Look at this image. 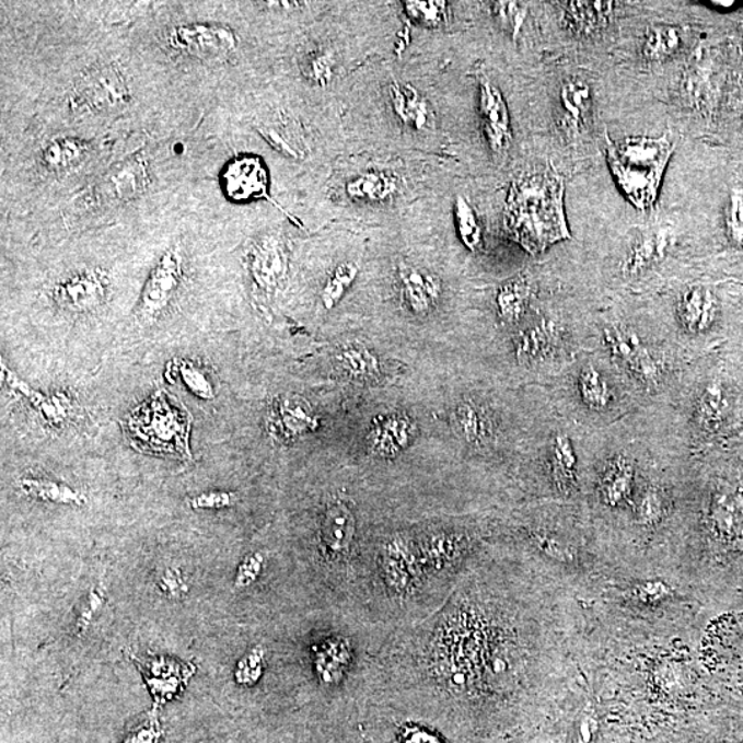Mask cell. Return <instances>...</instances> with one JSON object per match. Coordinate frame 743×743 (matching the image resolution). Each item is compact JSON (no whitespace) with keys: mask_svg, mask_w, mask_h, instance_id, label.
Listing matches in <instances>:
<instances>
[{"mask_svg":"<svg viewBox=\"0 0 743 743\" xmlns=\"http://www.w3.org/2000/svg\"><path fill=\"white\" fill-rule=\"evenodd\" d=\"M132 661L146 678L156 707H163L178 697L196 672V666L190 662L151 653L132 654Z\"/></svg>","mask_w":743,"mask_h":743,"instance_id":"cell-6","label":"cell"},{"mask_svg":"<svg viewBox=\"0 0 743 743\" xmlns=\"http://www.w3.org/2000/svg\"><path fill=\"white\" fill-rule=\"evenodd\" d=\"M160 588L164 593H167L170 597L181 596L182 592H185V584L182 581L179 571L167 570L162 577V582H160Z\"/></svg>","mask_w":743,"mask_h":743,"instance_id":"cell-51","label":"cell"},{"mask_svg":"<svg viewBox=\"0 0 743 743\" xmlns=\"http://www.w3.org/2000/svg\"><path fill=\"white\" fill-rule=\"evenodd\" d=\"M715 4L716 9H724V10H730L732 8H735V2H712Z\"/></svg>","mask_w":743,"mask_h":743,"instance_id":"cell-53","label":"cell"},{"mask_svg":"<svg viewBox=\"0 0 743 743\" xmlns=\"http://www.w3.org/2000/svg\"><path fill=\"white\" fill-rule=\"evenodd\" d=\"M560 7L566 25L579 35H592L605 28L614 10L613 2H564Z\"/></svg>","mask_w":743,"mask_h":743,"instance_id":"cell-21","label":"cell"},{"mask_svg":"<svg viewBox=\"0 0 743 743\" xmlns=\"http://www.w3.org/2000/svg\"><path fill=\"white\" fill-rule=\"evenodd\" d=\"M718 312V299L712 291L704 287L689 288L677 304L682 327L692 334H701L712 327Z\"/></svg>","mask_w":743,"mask_h":743,"instance_id":"cell-18","label":"cell"},{"mask_svg":"<svg viewBox=\"0 0 743 743\" xmlns=\"http://www.w3.org/2000/svg\"><path fill=\"white\" fill-rule=\"evenodd\" d=\"M306 73L315 83L328 84L330 77H333V66H330L329 58L324 55L313 56L307 62Z\"/></svg>","mask_w":743,"mask_h":743,"instance_id":"cell-48","label":"cell"},{"mask_svg":"<svg viewBox=\"0 0 743 743\" xmlns=\"http://www.w3.org/2000/svg\"><path fill=\"white\" fill-rule=\"evenodd\" d=\"M400 299L415 315H427L441 298V281L421 267L400 265L398 270Z\"/></svg>","mask_w":743,"mask_h":743,"instance_id":"cell-16","label":"cell"},{"mask_svg":"<svg viewBox=\"0 0 743 743\" xmlns=\"http://www.w3.org/2000/svg\"><path fill=\"white\" fill-rule=\"evenodd\" d=\"M605 344L608 350L617 360L623 361L625 365L639 378L640 382L647 386H654L660 382L661 368L655 358L649 349L640 340L639 336L628 328L611 327L605 329Z\"/></svg>","mask_w":743,"mask_h":743,"instance_id":"cell-11","label":"cell"},{"mask_svg":"<svg viewBox=\"0 0 743 743\" xmlns=\"http://www.w3.org/2000/svg\"><path fill=\"white\" fill-rule=\"evenodd\" d=\"M164 731L156 713H149L126 732L120 743H163Z\"/></svg>","mask_w":743,"mask_h":743,"instance_id":"cell-40","label":"cell"},{"mask_svg":"<svg viewBox=\"0 0 743 743\" xmlns=\"http://www.w3.org/2000/svg\"><path fill=\"white\" fill-rule=\"evenodd\" d=\"M504 230L534 255L570 239L565 213V182L558 171L548 165L512 182L504 210Z\"/></svg>","mask_w":743,"mask_h":743,"instance_id":"cell-1","label":"cell"},{"mask_svg":"<svg viewBox=\"0 0 743 743\" xmlns=\"http://www.w3.org/2000/svg\"><path fill=\"white\" fill-rule=\"evenodd\" d=\"M21 489L36 500L56 502V504L83 506L85 497L69 486L47 479L26 478Z\"/></svg>","mask_w":743,"mask_h":743,"instance_id":"cell-34","label":"cell"},{"mask_svg":"<svg viewBox=\"0 0 743 743\" xmlns=\"http://www.w3.org/2000/svg\"><path fill=\"white\" fill-rule=\"evenodd\" d=\"M710 523L720 537L734 539L743 536V490L718 491L710 506Z\"/></svg>","mask_w":743,"mask_h":743,"instance_id":"cell-19","label":"cell"},{"mask_svg":"<svg viewBox=\"0 0 743 743\" xmlns=\"http://www.w3.org/2000/svg\"><path fill=\"white\" fill-rule=\"evenodd\" d=\"M338 367L352 381H378L382 373L381 361L373 352L361 345L341 347L336 355Z\"/></svg>","mask_w":743,"mask_h":743,"instance_id":"cell-25","label":"cell"},{"mask_svg":"<svg viewBox=\"0 0 743 743\" xmlns=\"http://www.w3.org/2000/svg\"><path fill=\"white\" fill-rule=\"evenodd\" d=\"M224 195L233 201H253L267 195L269 174L258 156L244 154L230 160L221 174Z\"/></svg>","mask_w":743,"mask_h":743,"instance_id":"cell-10","label":"cell"},{"mask_svg":"<svg viewBox=\"0 0 743 743\" xmlns=\"http://www.w3.org/2000/svg\"><path fill=\"white\" fill-rule=\"evenodd\" d=\"M108 292V278L103 271L85 270L58 282L53 299L68 312L82 313L97 309Z\"/></svg>","mask_w":743,"mask_h":743,"instance_id":"cell-12","label":"cell"},{"mask_svg":"<svg viewBox=\"0 0 743 743\" xmlns=\"http://www.w3.org/2000/svg\"><path fill=\"white\" fill-rule=\"evenodd\" d=\"M635 595L638 601L646 603V605H659L665 599L671 597L672 590L662 581H646L643 584L636 587Z\"/></svg>","mask_w":743,"mask_h":743,"instance_id":"cell-47","label":"cell"},{"mask_svg":"<svg viewBox=\"0 0 743 743\" xmlns=\"http://www.w3.org/2000/svg\"><path fill=\"white\" fill-rule=\"evenodd\" d=\"M357 272L358 267L355 264L340 265L338 269L334 271V275L329 277L327 286H325L323 291L325 307L333 309L335 304L344 298L347 288L355 281Z\"/></svg>","mask_w":743,"mask_h":743,"instance_id":"cell-38","label":"cell"},{"mask_svg":"<svg viewBox=\"0 0 743 743\" xmlns=\"http://www.w3.org/2000/svg\"><path fill=\"white\" fill-rule=\"evenodd\" d=\"M531 295L532 286L527 277L520 276L506 282L496 298L500 318L507 324L518 323L526 312Z\"/></svg>","mask_w":743,"mask_h":743,"instance_id":"cell-28","label":"cell"},{"mask_svg":"<svg viewBox=\"0 0 743 743\" xmlns=\"http://www.w3.org/2000/svg\"><path fill=\"white\" fill-rule=\"evenodd\" d=\"M494 13L502 30L515 37L525 23L527 9L516 2H496L494 3Z\"/></svg>","mask_w":743,"mask_h":743,"instance_id":"cell-42","label":"cell"},{"mask_svg":"<svg viewBox=\"0 0 743 743\" xmlns=\"http://www.w3.org/2000/svg\"><path fill=\"white\" fill-rule=\"evenodd\" d=\"M397 184L392 176L378 171L362 174L347 185V194L358 200L381 201L393 196Z\"/></svg>","mask_w":743,"mask_h":743,"instance_id":"cell-35","label":"cell"},{"mask_svg":"<svg viewBox=\"0 0 743 743\" xmlns=\"http://www.w3.org/2000/svg\"><path fill=\"white\" fill-rule=\"evenodd\" d=\"M320 419L306 399L287 395L272 403L267 415V429L278 442L295 441L318 429Z\"/></svg>","mask_w":743,"mask_h":743,"instance_id":"cell-8","label":"cell"},{"mask_svg":"<svg viewBox=\"0 0 743 743\" xmlns=\"http://www.w3.org/2000/svg\"><path fill=\"white\" fill-rule=\"evenodd\" d=\"M533 542L536 543L539 550H543L550 559L558 560V562L570 564L576 559L574 548L553 533H533Z\"/></svg>","mask_w":743,"mask_h":743,"instance_id":"cell-41","label":"cell"},{"mask_svg":"<svg viewBox=\"0 0 743 743\" xmlns=\"http://www.w3.org/2000/svg\"><path fill=\"white\" fill-rule=\"evenodd\" d=\"M151 174L147 160L132 158L116 164L101 181L98 194L117 202L136 200L148 189Z\"/></svg>","mask_w":743,"mask_h":743,"instance_id":"cell-15","label":"cell"},{"mask_svg":"<svg viewBox=\"0 0 743 743\" xmlns=\"http://www.w3.org/2000/svg\"><path fill=\"white\" fill-rule=\"evenodd\" d=\"M125 429L131 445L139 452L165 454L182 462L191 460V416L184 404L165 390H159L133 410Z\"/></svg>","mask_w":743,"mask_h":743,"instance_id":"cell-3","label":"cell"},{"mask_svg":"<svg viewBox=\"0 0 743 743\" xmlns=\"http://www.w3.org/2000/svg\"><path fill=\"white\" fill-rule=\"evenodd\" d=\"M479 114L491 151L506 153L512 139L510 114L501 91L485 74L479 78Z\"/></svg>","mask_w":743,"mask_h":743,"instance_id":"cell-13","label":"cell"},{"mask_svg":"<svg viewBox=\"0 0 743 743\" xmlns=\"http://www.w3.org/2000/svg\"><path fill=\"white\" fill-rule=\"evenodd\" d=\"M416 432L417 426L408 415L378 416L368 434L369 452L382 458L398 456L415 440Z\"/></svg>","mask_w":743,"mask_h":743,"instance_id":"cell-14","label":"cell"},{"mask_svg":"<svg viewBox=\"0 0 743 743\" xmlns=\"http://www.w3.org/2000/svg\"><path fill=\"white\" fill-rule=\"evenodd\" d=\"M453 430L469 445H479L489 437L490 423L485 410L473 400L458 404L452 415Z\"/></svg>","mask_w":743,"mask_h":743,"instance_id":"cell-27","label":"cell"},{"mask_svg":"<svg viewBox=\"0 0 743 743\" xmlns=\"http://www.w3.org/2000/svg\"><path fill=\"white\" fill-rule=\"evenodd\" d=\"M89 149L74 138H56L42 148L40 164L53 173H62L83 162Z\"/></svg>","mask_w":743,"mask_h":743,"instance_id":"cell-26","label":"cell"},{"mask_svg":"<svg viewBox=\"0 0 743 743\" xmlns=\"http://www.w3.org/2000/svg\"><path fill=\"white\" fill-rule=\"evenodd\" d=\"M233 502V496L230 494H223V491H218V494H207L196 497L191 500V507L196 508H222L229 507Z\"/></svg>","mask_w":743,"mask_h":743,"instance_id":"cell-50","label":"cell"},{"mask_svg":"<svg viewBox=\"0 0 743 743\" xmlns=\"http://www.w3.org/2000/svg\"><path fill=\"white\" fill-rule=\"evenodd\" d=\"M727 236L736 248L743 251V197L732 194L725 210Z\"/></svg>","mask_w":743,"mask_h":743,"instance_id":"cell-44","label":"cell"},{"mask_svg":"<svg viewBox=\"0 0 743 743\" xmlns=\"http://www.w3.org/2000/svg\"><path fill=\"white\" fill-rule=\"evenodd\" d=\"M682 42V31L677 26H651L645 37L643 55L649 61L666 60L681 50Z\"/></svg>","mask_w":743,"mask_h":743,"instance_id":"cell-32","label":"cell"},{"mask_svg":"<svg viewBox=\"0 0 743 743\" xmlns=\"http://www.w3.org/2000/svg\"><path fill=\"white\" fill-rule=\"evenodd\" d=\"M171 368H173L174 373H178L182 381H184L185 386L188 387L191 393L196 394L197 397L202 399H212L216 397L206 373L201 372V369L195 367L194 363L188 361L173 362Z\"/></svg>","mask_w":743,"mask_h":743,"instance_id":"cell-39","label":"cell"},{"mask_svg":"<svg viewBox=\"0 0 743 743\" xmlns=\"http://www.w3.org/2000/svg\"><path fill=\"white\" fill-rule=\"evenodd\" d=\"M167 42L182 55L200 60H221L236 51L239 39L230 26L208 23H191L174 26Z\"/></svg>","mask_w":743,"mask_h":743,"instance_id":"cell-5","label":"cell"},{"mask_svg":"<svg viewBox=\"0 0 743 743\" xmlns=\"http://www.w3.org/2000/svg\"><path fill=\"white\" fill-rule=\"evenodd\" d=\"M579 390L582 403L592 410H605L612 403V390L596 368L587 367L582 369L579 378Z\"/></svg>","mask_w":743,"mask_h":743,"instance_id":"cell-36","label":"cell"},{"mask_svg":"<svg viewBox=\"0 0 743 743\" xmlns=\"http://www.w3.org/2000/svg\"><path fill=\"white\" fill-rule=\"evenodd\" d=\"M356 534V518L344 501H335L325 511L320 538L324 553L330 558L349 553Z\"/></svg>","mask_w":743,"mask_h":743,"instance_id":"cell-17","label":"cell"},{"mask_svg":"<svg viewBox=\"0 0 743 743\" xmlns=\"http://www.w3.org/2000/svg\"><path fill=\"white\" fill-rule=\"evenodd\" d=\"M288 251L281 237L269 234L253 244L248 253V270L256 288L270 293L278 290L288 275Z\"/></svg>","mask_w":743,"mask_h":743,"instance_id":"cell-9","label":"cell"},{"mask_svg":"<svg viewBox=\"0 0 743 743\" xmlns=\"http://www.w3.org/2000/svg\"><path fill=\"white\" fill-rule=\"evenodd\" d=\"M727 397L723 386L719 382H710L704 388L695 409V420L703 430L713 432L724 421L727 414Z\"/></svg>","mask_w":743,"mask_h":743,"instance_id":"cell-30","label":"cell"},{"mask_svg":"<svg viewBox=\"0 0 743 743\" xmlns=\"http://www.w3.org/2000/svg\"><path fill=\"white\" fill-rule=\"evenodd\" d=\"M390 100H392L394 114L404 125L416 130H425L429 127L431 120L429 103L410 84L390 85Z\"/></svg>","mask_w":743,"mask_h":743,"instance_id":"cell-22","label":"cell"},{"mask_svg":"<svg viewBox=\"0 0 743 743\" xmlns=\"http://www.w3.org/2000/svg\"><path fill=\"white\" fill-rule=\"evenodd\" d=\"M634 464L628 457H613L601 478V496L606 506L618 507L628 499L634 485Z\"/></svg>","mask_w":743,"mask_h":743,"instance_id":"cell-24","label":"cell"},{"mask_svg":"<svg viewBox=\"0 0 743 743\" xmlns=\"http://www.w3.org/2000/svg\"><path fill=\"white\" fill-rule=\"evenodd\" d=\"M262 569V556L253 555L245 559L242 565H240L239 573L236 577V585L245 587L253 584L256 577L259 576Z\"/></svg>","mask_w":743,"mask_h":743,"instance_id":"cell-49","label":"cell"},{"mask_svg":"<svg viewBox=\"0 0 743 743\" xmlns=\"http://www.w3.org/2000/svg\"><path fill=\"white\" fill-rule=\"evenodd\" d=\"M446 9L445 2H405L410 19L427 26L440 25L446 18Z\"/></svg>","mask_w":743,"mask_h":743,"instance_id":"cell-43","label":"cell"},{"mask_svg":"<svg viewBox=\"0 0 743 743\" xmlns=\"http://www.w3.org/2000/svg\"><path fill=\"white\" fill-rule=\"evenodd\" d=\"M559 100L562 104L565 121L573 128L584 126L592 105L590 85L582 79L570 78L562 84Z\"/></svg>","mask_w":743,"mask_h":743,"instance_id":"cell-29","label":"cell"},{"mask_svg":"<svg viewBox=\"0 0 743 743\" xmlns=\"http://www.w3.org/2000/svg\"><path fill=\"white\" fill-rule=\"evenodd\" d=\"M131 88L125 71L115 62L98 63L79 78L72 90L71 108L108 112L130 103Z\"/></svg>","mask_w":743,"mask_h":743,"instance_id":"cell-4","label":"cell"},{"mask_svg":"<svg viewBox=\"0 0 743 743\" xmlns=\"http://www.w3.org/2000/svg\"><path fill=\"white\" fill-rule=\"evenodd\" d=\"M597 727L596 716L593 712H585L582 716L579 727V736L576 743H592Z\"/></svg>","mask_w":743,"mask_h":743,"instance_id":"cell-52","label":"cell"},{"mask_svg":"<svg viewBox=\"0 0 743 743\" xmlns=\"http://www.w3.org/2000/svg\"><path fill=\"white\" fill-rule=\"evenodd\" d=\"M667 247V236L654 230H643L635 237L624 260V272L628 276L640 275L662 258Z\"/></svg>","mask_w":743,"mask_h":743,"instance_id":"cell-23","label":"cell"},{"mask_svg":"<svg viewBox=\"0 0 743 743\" xmlns=\"http://www.w3.org/2000/svg\"><path fill=\"white\" fill-rule=\"evenodd\" d=\"M606 137V156L614 178L639 210L653 207L673 153L670 132L660 138L639 137L613 141Z\"/></svg>","mask_w":743,"mask_h":743,"instance_id":"cell-2","label":"cell"},{"mask_svg":"<svg viewBox=\"0 0 743 743\" xmlns=\"http://www.w3.org/2000/svg\"><path fill=\"white\" fill-rule=\"evenodd\" d=\"M259 133L276 151L287 158L299 159L304 154L301 132L292 121L277 120L265 123L259 127Z\"/></svg>","mask_w":743,"mask_h":743,"instance_id":"cell-31","label":"cell"},{"mask_svg":"<svg viewBox=\"0 0 743 743\" xmlns=\"http://www.w3.org/2000/svg\"><path fill=\"white\" fill-rule=\"evenodd\" d=\"M636 514H638V521L641 525L654 526L661 522L662 516H664V500H662L659 490L647 489L645 491Z\"/></svg>","mask_w":743,"mask_h":743,"instance_id":"cell-45","label":"cell"},{"mask_svg":"<svg viewBox=\"0 0 743 743\" xmlns=\"http://www.w3.org/2000/svg\"><path fill=\"white\" fill-rule=\"evenodd\" d=\"M550 466L559 489L568 490L576 483L577 456L570 438L565 434L555 437L550 448Z\"/></svg>","mask_w":743,"mask_h":743,"instance_id":"cell-33","label":"cell"},{"mask_svg":"<svg viewBox=\"0 0 743 743\" xmlns=\"http://www.w3.org/2000/svg\"><path fill=\"white\" fill-rule=\"evenodd\" d=\"M454 217H456L460 239L472 251L483 247V229L478 222L477 213L463 196H458L454 205Z\"/></svg>","mask_w":743,"mask_h":743,"instance_id":"cell-37","label":"cell"},{"mask_svg":"<svg viewBox=\"0 0 743 743\" xmlns=\"http://www.w3.org/2000/svg\"><path fill=\"white\" fill-rule=\"evenodd\" d=\"M182 271H184V260H182L179 251L169 249L154 266L143 288L141 303H139V317L151 323L169 307L178 291Z\"/></svg>","mask_w":743,"mask_h":743,"instance_id":"cell-7","label":"cell"},{"mask_svg":"<svg viewBox=\"0 0 743 743\" xmlns=\"http://www.w3.org/2000/svg\"><path fill=\"white\" fill-rule=\"evenodd\" d=\"M262 664H264V650L255 647L249 654L239 662L236 667V681L245 686H253L262 676Z\"/></svg>","mask_w":743,"mask_h":743,"instance_id":"cell-46","label":"cell"},{"mask_svg":"<svg viewBox=\"0 0 743 743\" xmlns=\"http://www.w3.org/2000/svg\"><path fill=\"white\" fill-rule=\"evenodd\" d=\"M559 340V325L547 318L539 320L518 335L516 358L525 363L543 360L550 355Z\"/></svg>","mask_w":743,"mask_h":743,"instance_id":"cell-20","label":"cell"}]
</instances>
